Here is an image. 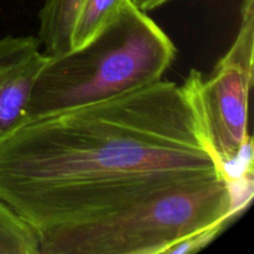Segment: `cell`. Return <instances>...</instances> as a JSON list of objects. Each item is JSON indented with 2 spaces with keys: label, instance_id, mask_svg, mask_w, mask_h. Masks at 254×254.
<instances>
[{
  "label": "cell",
  "instance_id": "6",
  "mask_svg": "<svg viewBox=\"0 0 254 254\" xmlns=\"http://www.w3.org/2000/svg\"><path fill=\"white\" fill-rule=\"evenodd\" d=\"M84 0H45L39 11L37 40L50 57L72 50L74 22Z\"/></svg>",
  "mask_w": 254,
  "mask_h": 254
},
{
  "label": "cell",
  "instance_id": "5",
  "mask_svg": "<svg viewBox=\"0 0 254 254\" xmlns=\"http://www.w3.org/2000/svg\"><path fill=\"white\" fill-rule=\"evenodd\" d=\"M50 56L37 50L0 84V136L25 119L32 88Z\"/></svg>",
  "mask_w": 254,
  "mask_h": 254
},
{
  "label": "cell",
  "instance_id": "1",
  "mask_svg": "<svg viewBox=\"0 0 254 254\" xmlns=\"http://www.w3.org/2000/svg\"><path fill=\"white\" fill-rule=\"evenodd\" d=\"M200 73L25 118L0 136V200L37 235L106 217L174 184L227 174L202 128Z\"/></svg>",
  "mask_w": 254,
  "mask_h": 254
},
{
  "label": "cell",
  "instance_id": "3",
  "mask_svg": "<svg viewBox=\"0 0 254 254\" xmlns=\"http://www.w3.org/2000/svg\"><path fill=\"white\" fill-rule=\"evenodd\" d=\"M176 47L163 29L128 1L79 49L50 57L37 76L25 118L93 103L163 79Z\"/></svg>",
  "mask_w": 254,
  "mask_h": 254
},
{
  "label": "cell",
  "instance_id": "4",
  "mask_svg": "<svg viewBox=\"0 0 254 254\" xmlns=\"http://www.w3.org/2000/svg\"><path fill=\"white\" fill-rule=\"evenodd\" d=\"M240 27L210 77L200 73L196 87L206 140L226 169L252 144L248 135V99L254 74V0H243Z\"/></svg>",
  "mask_w": 254,
  "mask_h": 254
},
{
  "label": "cell",
  "instance_id": "11",
  "mask_svg": "<svg viewBox=\"0 0 254 254\" xmlns=\"http://www.w3.org/2000/svg\"><path fill=\"white\" fill-rule=\"evenodd\" d=\"M168 1H170V0H129V2L133 6H135L136 9L143 12L151 11V10L161 6V5H164Z\"/></svg>",
  "mask_w": 254,
  "mask_h": 254
},
{
  "label": "cell",
  "instance_id": "8",
  "mask_svg": "<svg viewBox=\"0 0 254 254\" xmlns=\"http://www.w3.org/2000/svg\"><path fill=\"white\" fill-rule=\"evenodd\" d=\"M0 254H39L36 232L0 200Z\"/></svg>",
  "mask_w": 254,
  "mask_h": 254
},
{
  "label": "cell",
  "instance_id": "2",
  "mask_svg": "<svg viewBox=\"0 0 254 254\" xmlns=\"http://www.w3.org/2000/svg\"><path fill=\"white\" fill-rule=\"evenodd\" d=\"M246 179L206 176L159 189L106 217L37 233L39 254H165L245 208Z\"/></svg>",
  "mask_w": 254,
  "mask_h": 254
},
{
  "label": "cell",
  "instance_id": "9",
  "mask_svg": "<svg viewBox=\"0 0 254 254\" xmlns=\"http://www.w3.org/2000/svg\"><path fill=\"white\" fill-rule=\"evenodd\" d=\"M40 50V42L35 36H4L0 39V84L24 62L30 55Z\"/></svg>",
  "mask_w": 254,
  "mask_h": 254
},
{
  "label": "cell",
  "instance_id": "7",
  "mask_svg": "<svg viewBox=\"0 0 254 254\" xmlns=\"http://www.w3.org/2000/svg\"><path fill=\"white\" fill-rule=\"evenodd\" d=\"M128 0H84L74 22L72 50L79 49L101 32Z\"/></svg>",
  "mask_w": 254,
  "mask_h": 254
},
{
  "label": "cell",
  "instance_id": "10",
  "mask_svg": "<svg viewBox=\"0 0 254 254\" xmlns=\"http://www.w3.org/2000/svg\"><path fill=\"white\" fill-rule=\"evenodd\" d=\"M228 223H218V225L212 226V227L205 228V230L196 232L189 237L183 238L179 242L174 243L171 247L168 248L165 254H180V253H196L200 252L205 247H207L227 226Z\"/></svg>",
  "mask_w": 254,
  "mask_h": 254
}]
</instances>
